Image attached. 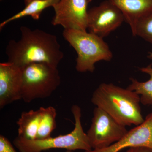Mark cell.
<instances>
[{"mask_svg":"<svg viewBox=\"0 0 152 152\" xmlns=\"http://www.w3.org/2000/svg\"><path fill=\"white\" fill-rule=\"evenodd\" d=\"M20 39L9 41L6 48L8 62L20 68L33 63H45L58 67L64 53L56 36L43 30L22 26Z\"/></svg>","mask_w":152,"mask_h":152,"instance_id":"1","label":"cell"},{"mask_svg":"<svg viewBox=\"0 0 152 152\" xmlns=\"http://www.w3.org/2000/svg\"><path fill=\"white\" fill-rule=\"evenodd\" d=\"M92 103L125 126H136L145 121L138 94L113 83L101 84L93 93Z\"/></svg>","mask_w":152,"mask_h":152,"instance_id":"2","label":"cell"},{"mask_svg":"<svg viewBox=\"0 0 152 152\" xmlns=\"http://www.w3.org/2000/svg\"><path fill=\"white\" fill-rule=\"evenodd\" d=\"M63 36L77 53L75 68L79 72H94L96 63L113 58L108 45L99 36L76 29H64Z\"/></svg>","mask_w":152,"mask_h":152,"instance_id":"3","label":"cell"},{"mask_svg":"<svg viewBox=\"0 0 152 152\" xmlns=\"http://www.w3.org/2000/svg\"><path fill=\"white\" fill-rule=\"evenodd\" d=\"M72 112L75 119V128L70 133L55 137L43 140H28L16 138L13 141L15 146L20 152H42L51 149H64L67 151L92 150L86 133L81 123V110L77 105H73Z\"/></svg>","mask_w":152,"mask_h":152,"instance_id":"4","label":"cell"},{"mask_svg":"<svg viewBox=\"0 0 152 152\" xmlns=\"http://www.w3.org/2000/svg\"><path fill=\"white\" fill-rule=\"evenodd\" d=\"M21 99L30 103L50 96L61 84L57 67L45 63H33L22 68Z\"/></svg>","mask_w":152,"mask_h":152,"instance_id":"5","label":"cell"},{"mask_svg":"<svg viewBox=\"0 0 152 152\" xmlns=\"http://www.w3.org/2000/svg\"><path fill=\"white\" fill-rule=\"evenodd\" d=\"M126 127L103 110L96 107L87 133L92 149L105 148L119 141L128 132Z\"/></svg>","mask_w":152,"mask_h":152,"instance_id":"6","label":"cell"},{"mask_svg":"<svg viewBox=\"0 0 152 152\" xmlns=\"http://www.w3.org/2000/svg\"><path fill=\"white\" fill-rule=\"evenodd\" d=\"M125 21L121 12L108 0L88 10L87 30L104 38L108 36Z\"/></svg>","mask_w":152,"mask_h":152,"instance_id":"7","label":"cell"},{"mask_svg":"<svg viewBox=\"0 0 152 152\" xmlns=\"http://www.w3.org/2000/svg\"><path fill=\"white\" fill-rule=\"evenodd\" d=\"M88 0H59L53 7L51 23L64 29L87 31Z\"/></svg>","mask_w":152,"mask_h":152,"instance_id":"8","label":"cell"},{"mask_svg":"<svg viewBox=\"0 0 152 152\" xmlns=\"http://www.w3.org/2000/svg\"><path fill=\"white\" fill-rule=\"evenodd\" d=\"M23 72L13 63H0V108L21 99Z\"/></svg>","mask_w":152,"mask_h":152,"instance_id":"9","label":"cell"},{"mask_svg":"<svg viewBox=\"0 0 152 152\" xmlns=\"http://www.w3.org/2000/svg\"><path fill=\"white\" fill-rule=\"evenodd\" d=\"M137 147L152 149V113L147 115L142 124L128 131L119 141L105 148L85 152H119Z\"/></svg>","mask_w":152,"mask_h":152,"instance_id":"10","label":"cell"},{"mask_svg":"<svg viewBox=\"0 0 152 152\" xmlns=\"http://www.w3.org/2000/svg\"><path fill=\"white\" fill-rule=\"evenodd\" d=\"M121 12L134 36L139 20L152 13V0H108Z\"/></svg>","mask_w":152,"mask_h":152,"instance_id":"11","label":"cell"},{"mask_svg":"<svg viewBox=\"0 0 152 152\" xmlns=\"http://www.w3.org/2000/svg\"><path fill=\"white\" fill-rule=\"evenodd\" d=\"M43 107L36 110H31L22 113L17 121L18 136L20 138L28 140H36Z\"/></svg>","mask_w":152,"mask_h":152,"instance_id":"12","label":"cell"},{"mask_svg":"<svg viewBox=\"0 0 152 152\" xmlns=\"http://www.w3.org/2000/svg\"><path fill=\"white\" fill-rule=\"evenodd\" d=\"M59 0H24L25 7L22 10L9 18L5 20L0 24V30H1L6 25L13 21L24 17L30 16L34 20H38L41 14L45 9L53 7Z\"/></svg>","mask_w":152,"mask_h":152,"instance_id":"13","label":"cell"},{"mask_svg":"<svg viewBox=\"0 0 152 152\" xmlns=\"http://www.w3.org/2000/svg\"><path fill=\"white\" fill-rule=\"evenodd\" d=\"M139 69L142 72L148 75L149 79L145 82H140L136 79L131 78V83L127 88L140 95L141 103L152 108V65Z\"/></svg>","mask_w":152,"mask_h":152,"instance_id":"14","label":"cell"},{"mask_svg":"<svg viewBox=\"0 0 152 152\" xmlns=\"http://www.w3.org/2000/svg\"><path fill=\"white\" fill-rule=\"evenodd\" d=\"M56 110L54 107H43L37 140H43L51 137V134L56 128Z\"/></svg>","mask_w":152,"mask_h":152,"instance_id":"15","label":"cell"},{"mask_svg":"<svg viewBox=\"0 0 152 152\" xmlns=\"http://www.w3.org/2000/svg\"><path fill=\"white\" fill-rule=\"evenodd\" d=\"M134 37H139L152 44V13L139 20Z\"/></svg>","mask_w":152,"mask_h":152,"instance_id":"16","label":"cell"},{"mask_svg":"<svg viewBox=\"0 0 152 152\" xmlns=\"http://www.w3.org/2000/svg\"><path fill=\"white\" fill-rule=\"evenodd\" d=\"M0 152H16L10 141L2 135H0Z\"/></svg>","mask_w":152,"mask_h":152,"instance_id":"17","label":"cell"},{"mask_svg":"<svg viewBox=\"0 0 152 152\" xmlns=\"http://www.w3.org/2000/svg\"><path fill=\"white\" fill-rule=\"evenodd\" d=\"M125 152H152V149L145 147L129 148Z\"/></svg>","mask_w":152,"mask_h":152,"instance_id":"18","label":"cell"},{"mask_svg":"<svg viewBox=\"0 0 152 152\" xmlns=\"http://www.w3.org/2000/svg\"><path fill=\"white\" fill-rule=\"evenodd\" d=\"M65 152H73V151H66Z\"/></svg>","mask_w":152,"mask_h":152,"instance_id":"19","label":"cell"},{"mask_svg":"<svg viewBox=\"0 0 152 152\" xmlns=\"http://www.w3.org/2000/svg\"><path fill=\"white\" fill-rule=\"evenodd\" d=\"M150 57L152 58V53H151V55H150Z\"/></svg>","mask_w":152,"mask_h":152,"instance_id":"20","label":"cell"},{"mask_svg":"<svg viewBox=\"0 0 152 152\" xmlns=\"http://www.w3.org/2000/svg\"><path fill=\"white\" fill-rule=\"evenodd\" d=\"M0 1H4V0H0Z\"/></svg>","mask_w":152,"mask_h":152,"instance_id":"21","label":"cell"}]
</instances>
